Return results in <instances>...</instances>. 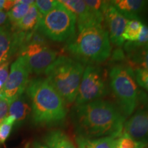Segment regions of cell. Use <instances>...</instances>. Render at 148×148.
Masks as SVG:
<instances>
[{
  "label": "cell",
  "instance_id": "1",
  "mask_svg": "<svg viewBox=\"0 0 148 148\" xmlns=\"http://www.w3.org/2000/svg\"><path fill=\"white\" fill-rule=\"evenodd\" d=\"M71 120L76 136L118 138L123 132L126 117L114 103L100 99L74 106Z\"/></svg>",
  "mask_w": 148,
  "mask_h": 148
},
{
  "label": "cell",
  "instance_id": "2",
  "mask_svg": "<svg viewBox=\"0 0 148 148\" xmlns=\"http://www.w3.org/2000/svg\"><path fill=\"white\" fill-rule=\"evenodd\" d=\"M25 90L31 101L34 124L53 125L64 122L67 113L66 103L47 79H32Z\"/></svg>",
  "mask_w": 148,
  "mask_h": 148
},
{
  "label": "cell",
  "instance_id": "3",
  "mask_svg": "<svg viewBox=\"0 0 148 148\" xmlns=\"http://www.w3.org/2000/svg\"><path fill=\"white\" fill-rule=\"evenodd\" d=\"M66 49L72 58L84 65L105 62L111 54L108 30L97 22L78 27L77 32L67 40Z\"/></svg>",
  "mask_w": 148,
  "mask_h": 148
},
{
  "label": "cell",
  "instance_id": "4",
  "mask_svg": "<svg viewBox=\"0 0 148 148\" xmlns=\"http://www.w3.org/2000/svg\"><path fill=\"white\" fill-rule=\"evenodd\" d=\"M84 69V64L75 59L60 56L44 74L66 104H71L76 99Z\"/></svg>",
  "mask_w": 148,
  "mask_h": 148
},
{
  "label": "cell",
  "instance_id": "5",
  "mask_svg": "<svg viewBox=\"0 0 148 148\" xmlns=\"http://www.w3.org/2000/svg\"><path fill=\"white\" fill-rule=\"evenodd\" d=\"M108 77L110 87L117 101L118 107L125 117L131 116L139 101L134 70L129 65L116 64L110 68Z\"/></svg>",
  "mask_w": 148,
  "mask_h": 148
},
{
  "label": "cell",
  "instance_id": "6",
  "mask_svg": "<svg viewBox=\"0 0 148 148\" xmlns=\"http://www.w3.org/2000/svg\"><path fill=\"white\" fill-rule=\"evenodd\" d=\"M58 2L49 13L41 16L36 29L53 41H67L76 32V16Z\"/></svg>",
  "mask_w": 148,
  "mask_h": 148
},
{
  "label": "cell",
  "instance_id": "7",
  "mask_svg": "<svg viewBox=\"0 0 148 148\" xmlns=\"http://www.w3.org/2000/svg\"><path fill=\"white\" fill-rule=\"evenodd\" d=\"M108 93L107 78L102 68L98 64L85 67L75 101V106L102 99Z\"/></svg>",
  "mask_w": 148,
  "mask_h": 148
},
{
  "label": "cell",
  "instance_id": "8",
  "mask_svg": "<svg viewBox=\"0 0 148 148\" xmlns=\"http://www.w3.org/2000/svg\"><path fill=\"white\" fill-rule=\"evenodd\" d=\"M18 56L23 58L29 73L37 75L45 73L58 57L56 51L45 44L29 42L18 51Z\"/></svg>",
  "mask_w": 148,
  "mask_h": 148
},
{
  "label": "cell",
  "instance_id": "9",
  "mask_svg": "<svg viewBox=\"0 0 148 148\" xmlns=\"http://www.w3.org/2000/svg\"><path fill=\"white\" fill-rule=\"evenodd\" d=\"M29 71L23 58L18 56L11 65L8 78L0 91V97L4 99L10 106L22 95L29 83Z\"/></svg>",
  "mask_w": 148,
  "mask_h": 148
},
{
  "label": "cell",
  "instance_id": "10",
  "mask_svg": "<svg viewBox=\"0 0 148 148\" xmlns=\"http://www.w3.org/2000/svg\"><path fill=\"white\" fill-rule=\"evenodd\" d=\"M27 32L12 30L8 27H0V65L9 62L18 52L25 42Z\"/></svg>",
  "mask_w": 148,
  "mask_h": 148
},
{
  "label": "cell",
  "instance_id": "11",
  "mask_svg": "<svg viewBox=\"0 0 148 148\" xmlns=\"http://www.w3.org/2000/svg\"><path fill=\"white\" fill-rule=\"evenodd\" d=\"M145 145L148 144V106L138 109L123 125V132Z\"/></svg>",
  "mask_w": 148,
  "mask_h": 148
},
{
  "label": "cell",
  "instance_id": "12",
  "mask_svg": "<svg viewBox=\"0 0 148 148\" xmlns=\"http://www.w3.org/2000/svg\"><path fill=\"white\" fill-rule=\"evenodd\" d=\"M104 19L108 25V32L110 42L121 47L124 43L123 34L128 19L122 15L110 2L104 14Z\"/></svg>",
  "mask_w": 148,
  "mask_h": 148
},
{
  "label": "cell",
  "instance_id": "13",
  "mask_svg": "<svg viewBox=\"0 0 148 148\" xmlns=\"http://www.w3.org/2000/svg\"><path fill=\"white\" fill-rule=\"evenodd\" d=\"M76 16L77 28L92 23H102L104 17L97 15L88 8L82 0H60L58 1Z\"/></svg>",
  "mask_w": 148,
  "mask_h": 148
},
{
  "label": "cell",
  "instance_id": "14",
  "mask_svg": "<svg viewBox=\"0 0 148 148\" xmlns=\"http://www.w3.org/2000/svg\"><path fill=\"white\" fill-rule=\"evenodd\" d=\"M110 2L128 20H140L148 8V1L145 0H113Z\"/></svg>",
  "mask_w": 148,
  "mask_h": 148
},
{
  "label": "cell",
  "instance_id": "15",
  "mask_svg": "<svg viewBox=\"0 0 148 148\" xmlns=\"http://www.w3.org/2000/svg\"><path fill=\"white\" fill-rule=\"evenodd\" d=\"M41 16L34 3L30 5L29 10L25 15L18 23L12 25L11 28L12 30L19 32H32L37 29Z\"/></svg>",
  "mask_w": 148,
  "mask_h": 148
},
{
  "label": "cell",
  "instance_id": "16",
  "mask_svg": "<svg viewBox=\"0 0 148 148\" xmlns=\"http://www.w3.org/2000/svg\"><path fill=\"white\" fill-rule=\"evenodd\" d=\"M128 65L132 69L148 71V44L126 51Z\"/></svg>",
  "mask_w": 148,
  "mask_h": 148
},
{
  "label": "cell",
  "instance_id": "17",
  "mask_svg": "<svg viewBox=\"0 0 148 148\" xmlns=\"http://www.w3.org/2000/svg\"><path fill=\"white\" fill-rule=\"evenodd\" d=\"M43 142L49 148H77L69 136L60 130H51L46 134Z\"/></svg>",
  "mask_w": 148,
  "mask_h": 148
},
{
  "label": "cell",
  "instance_id": "18",
  "mask_svg": "<svg viewBox=\"0 0 148 148\" xmlns=\"http://www.w3.org/2000/svg\"><path fill=\"white\" fill-rule=\"evenodd\" d=\"M116 137H106L90 138L76 136L75 141L77 148H115Z\"/></svg>",
  "mask_w": 148,
  "mask_h": 148
},
{
  "label": "cell",
  "instance_id": "19",
  "mask_svg": "<svg viewBox=\"0 0 148 148\" xmlns=\"http://www.w3.org/2000/svg\"><path fill=\"white\" fill-rule=\"evenodd\" d=\"M32 112L31 106L27 102L26 98L20 96L9 106L8 115L14 116L16 121H23Z\"/></svg>",
  "mask_w": 148,
  "mask_h": 148
},
{
  "label": "cell",
  "instance_id": "20",
  "mask_svg": "<svg viewBox=\"0 0 148 148\" xmlns=\"http://www.w3.org/2000/svg\"><path fill=\"white\" fill-rule=\"evenodd\" d=\"M34 1L29 0H17L16 4L7 12L8 19L12 25L18 23L29 10L30 5Z\"/></svg>",
  "mask_w": 148,
  "mask_h": 148
},
{
  "label": "cell",
  "instance_id": "21",
  "mask_svg": "<svg viewBox=\"0 0 148 148\" xmlns=\"http://www.w3.org/2000/svg\"><path fill=\"white\" fill-rule=\"evenodd\" d=\"M143 24L140 20H128L123 34V38L124 41L126 40L127 42H130L136 41L140 35Z\"/></svg>",
  "mask_w": 148,
  "mask_h": 148
},
{
  "label": "cell",
  "instance_id": "22",
  "mask_svg": "<svg viewBox=\"0 0 148 148\" xmlns=\"http://www.w3.org/2000/svg\"><path fill=\"white\" fill-rule=\"evenodd\" d=\"M15 122L16 121L14 116L8 115L0 123V143H3L6 140Z\"/></svg>",
  "mask_w": 148,
  "mask_h": 148
},
{
  "label": "cell",
  "instance_id": "23",
  "mask_svg": "<svg viewBox=\"0 0 148 148\" xmlns=\"http://www.w3.org/2000/svg\"><path fill=\"white\" fill-rule=\"evenodd\" d=\"M116 145L119 148H145L147 145L136 141L122 133L121 135L116 138Z\"/></svg>",
  "mask_w": 148,
  "mask_h": 148
},
{
  "label": "cell",
  "instance_id": "24",
  "mask_svg": "<svg viewBox=\"0 0 148 148\" xmlns=\"http://www.w3.org/2000/svg\"><path fill=\"white\" fill-rule=\"evenodd\" d=\"M146 44H148V26L143 24L138 39L135 42H126L124 45V49L125 51H127Z\"/></svg>",
  "mask_w": 148,
  "mask_h": 148
},
{
  "label": "cell",
  "instance_id": "25",
  "mask_svg": "<svg viewBox=\"0 0 148 148\" xmlns=\"http://www.w3.org/2000/svg\"><path fill=\"white\" fill-rule=\"evenodd\" d=\"M86 4L91 10L92 12H95L97 15L103 16L104 14L108 8L110 1H99V0H86L84 1Z\"/></svg>",
  "mask_w": 148,
  "mask_h": 148
},
{
  "label": "cell",
  "instance_id": "26",
  "mask_svg": "<svg viewBox=\"0 0 148 148\" xmlns=\"http://www.w3.org/2000/svg\"><path fill=\"white\" fill-rule=\"evenodd\" d=\"M58 2L55 0H37L34 1V4L37 10L42 16L49 13L56 6Z\"/></svg>",
  "mask_w": 148,
  "mask_h": 148
},
{
  "label": "cell",
  "instance_id": "27",
  "mask_svg": "<svg viewBox=\"0 0 148 148\" xmlns=\"http://www.w3.org/2000/svg\"><path fill=\"white\" fill-rule=\"evenodd\" d=\"M136 83L148 90V71L143 69H133Z\"/></svg>",
  "mask_w": 148,
  "mask_h": 148
},
{
  "label": "cell",
  "instance_id": "28",
  "mask_svg": "<svg viewBox=\"0 0 148 148\" xmlns=\"http://www.w3.org/2000/svg\"><path fill=\"white\" fill-rule=\"evenodd\" d=\"M9 62H5L0 65V91L2 89L3 85L8 76Z\"/></svg>",
  "mask_w": 148,
  "mask_h": 148
},
{
  "label": "cell",
  "instance_id": "29",
  "mask_svg": "<svg viewBox=\"0 0 148 148\" xmlns=\"http://www.w3.org/2000/svg\"><path fill=\"white\" fill-rule=\"evenodd\" d=\"M9 104L4 99L0 97V123L8 116Z\"/></svg>",
  "mask_w": 148,
  "mask_h": 148
},
{
  "label": "cell",
  "instance_id": "30",
  "mask_svg": "<svg viewBox=\"0 0 148 148\" xmlns=\"http://www.w3.org/2000/svg\"><path fill=\"white\" fill-rule=\"evenodd\" d=\"M17 0L11 1V0H0V10H10L16 4Z\"/></svg>",
  "mask_w": 148,
  "mask_h": 148
},
{
  "label": "cell",
  "instance_id": "31",
  "mask_svg": "<svg viewBox=\"0 0 148 148\" xmlns=\"http://www.w3.org/2000/svg\"><path fill=\"white\" fill-rule=\"evenodd\" d=\"M7 21H8L7 12H5L4 10H0V27L6 23Z\"/></svg>",
  "mask_w": 148,
  "mask_h": 148
},
{
  "label": "cell",
  "instance_id": "32",
  "mask_svg": "<svg viewBox=\"0 0 148 148\" xmlns=\"http://www.w3.org/2000/svg\"><path fill=\"white\" fill-rule=\"evenodd\" d=\"M32 148H49L47 147L45 144H42L40 142H35V143L33 144Z\"/></svg>",
  "mask_w": 148,
  "mask_h": 148
},
{
  "label": "cell",
  "instance_id": "33",
  "mask_svg": "<svg viewBox=\"0 0 148 148\" xmlns=\"http://www.w3.org/2000/svg\"><path fill=\"white\" fill-rule=\"evenodd\" d=\"M115 148H119V147H117V146H116H116H115Z\"/></svg>",
  "mask_w": 148,
  "mask_h": 148
}]
</instances>
